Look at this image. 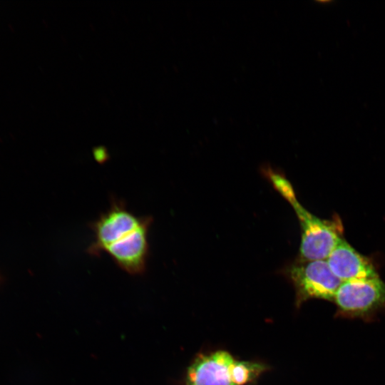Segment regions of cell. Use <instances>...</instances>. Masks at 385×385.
Instances as JSON below:
<instances>
[{
  "instance_id": "cell-7",
  "label": "cell",
  "mask_w": 385,
  "mask_h": 385,
  "mask_svg": "<svg viewBox=\"0 0 385 385\" xmlns=\"http://www.w3.org/2000/svg\"><path fill=\"white\" fill-rule=\"evenodd\" d=\"M326 260L332 273L342 282L379 277L372 262L342 238Z\"/></svg>"
},
{
  "instance_id": "cell-8",
  "label": "cell",
  "mask_w": 385,
  "mask_h": 385,
  "mask_svg": "<svg viewBox=\"0 0 385 385\" xmlns=\"http://www.w3.org/2000/svg\"><path fill=\"white\" fill-rule=\"evenodd\" d=\"M266 366L255 361L234 360L230 366L232 385H248L253 383L266 370Z\"/></svg>"
},
{
  "instance_id": "cell-4",
  "label": "cell",
  "mask_w": 385,
  "mask_h": 385,
  "mask_svg": "<svg viewBox=\"0 0 385 385\" xmlns=\"http://www.w3.org/2000/svg\"><path fill=\"white\" fill-rule=\"evenodd\" d=\"M333 300L344 312H367L385 303V283L379 277L343 282Z\"/></svg>"
},
{
  "instance_id": "cell-6",
  "label": "cell",
  "mask_w": 385,
  "mask_h": 385,
  "mask_svg": "<svg viewBox=\"0 0 385 385\" xmlns=\"http://www.w3.org/2000/svg\"><path fill=\"white\" fill-rule=\"evenodd\" d=\"M235 359L227 351L199 353L188 366L183 385H232L230 366Z\"/></svg>"
},
{
  "instance_id": "cell-1",
  "label": "cell",
  "mask_w": 385,
  "mask_h": 385,
  "mask_svg": "<svg viewBox=\"0 0 385 385\" xmlns=\"http://www.w3.org/2000/svg\"><path fill=\"white\" fill-rule=\"evenodd\" d=\"M277 191L294 208L301 227L300 260H327L342 239L343 227L339 217L322 220L310 213L298 202L289 181L280 183Z\"/></svg>"
},
{
  "instance_id": "cell-2",
  "label": "cell",
  "mask_w": 385,
  "mask_h": 385,
  "mask_svg": "<svg viewBox=\"0 0 385 385\" xmlns=\"http://www.w3.org/2000/svg\"><path fill=\"white\" fill-rule=\"evenodd\" d=\"M295 290V304L299 307L308 299L333 300L342 282L332 273L326 260H298L285 269Z\"/></svg>"
},
{
  "instance_id": "cell-3",
  "label": "cell",
  "mask_w": 385,
  "mask_h": 385,
  "mask_svg": "<svg viewBox=\"0 0 385 385\" xmlns=\"http://www.w3.org/2000/svg\"><path fill=\"white\" fill-rule=\"evenodd\" d=\"M148 217L135 215L123 202L113 200L110 207L91 225L93 240L88 252L100 255L107 247L138 228Z\"/></svg>"
},
{
  "instance_id": "cell-5",
  "label": "cell",
  "mask_w": 385,
  "mask_h": 385,
  "mask_svg": "<svg viewBox=\"0 0 385 385\" xmlns=\"http://www.w3.org/2000/svg\"><path fill=\"white\" fill-rule=\"evenodd\" d=\"M152 223L149 217L135 230L107 247V253L117 266L131 275L143 274L149 255L148 231Z\"/></svg>"
}]
</instances>
